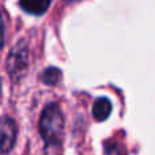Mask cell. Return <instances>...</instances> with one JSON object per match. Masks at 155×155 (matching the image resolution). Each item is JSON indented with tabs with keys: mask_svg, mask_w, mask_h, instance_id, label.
Segmentation results:
<instances>
[{
	"mask_svg": "<svg viewBox=\"0 0 155 155\" xmlns=\"http://www.w3.org/2000/svg\"><path fill=\"white\" fill-rule=\"evenodd\" d=\"M64 132V117L59 106L51 104L44 109L40 120V134L46 146H59Z\"/></svg>",
	"mask_w": 155,
	"mask_h": 155,
	"instance_id": "obj_1",
	"label": "cell"
},
{
	"mask_svg": "<svg viewBox=\"0 0 155 155\" xmlns=\"http://www.w3.org/2000/svg\"><path fill=\"white\" fill-rule=\"evenodd\" d=\"M8 74L10 76L19 78L23 75L27 67V48L23 44H18L8 56Z\"/></svg>",
	"mask_w": 155,
	"mask_h": 155,
	"instance_id": "obj_2",
	"label": "cell"
},
{
	"mask_svg": "<svg viewBox=\"0 0 155 155\" xmlns=\"http://www.w3.org/2000/svg\"><path fill=\"white\" fill-rule=\"evenodd\" d=\"M16 139V125L11 117L5 116L2 121V150L3 153H8L14 147Z\"/></svg>",
	"mask_w": 155,
	"mask_h": 155,
	"instance_id": "obj_3",
	"label": "cell"
},
{
	"mask_svg": "<svg viewBox=\"0 0 155 155\" xmlns=\"http://www.w3.org/2000/svg\"><path fill=\"white\" fill-rule=\"evenodd\" d=\"M19 4L26 12L33 15H42L48 10L51 0H19Z\"/></svg>",
	"mask_w": 155,
	"mask_h": 155,
	"instance_id": "obj_4",
	"label": "cell"
},
{
	"mask_svg": "<svg viewBox=\"0 0 155 155\" xmlns=\"http://www.w3.org/2000/svg\"><path fill=\"white\" fill-rule=\"evenodd\" d=\"M110 112H112V104L107 98H98L94 102L93 106V116L95 120L98 121H105L109 117Z\"/></svg>",
	"mask_w": 155,
	"mask_h": 155,
	"instance_id": "obj_5",
	"label": "cell"
},
{
	"mask_svg": "<svg viewBox=\"0 0 155 155\" xmlns=\"http://www.w3.org/2000/svg\"><path fill=\"white\" fill-rule=\"evenodd\" d=\"M60 78H61V71H60L59 68H54V67L46 68V70L44 71V74H42L44 83L48 84V86L56 84V83L60 80Z\"/></svg>",
	"mask_w": 155,
	"mask_h": 155,
	"instance_id": "obj_6",
	"label": "cell"
}]
</instances>
